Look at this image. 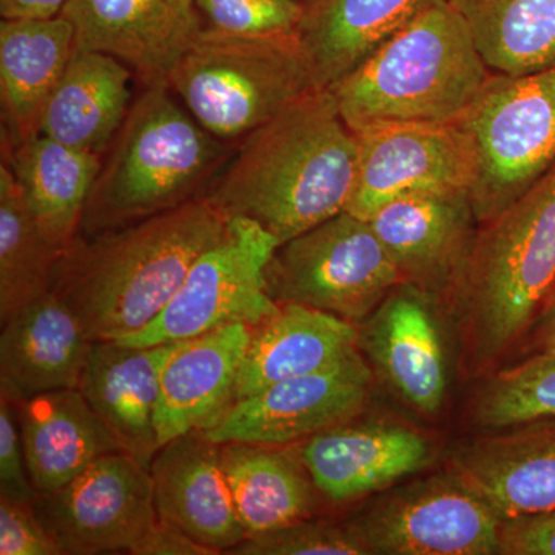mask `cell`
I'll return each instance as SVG.
<instances>
[{
  "label": "cell",
  "instance_id": "cell-41",
  "mask_svg": "<svg viewBox=\"0 0 555 555\" xmlns=\"http://www.w3.org/2000/svg\"><path fill=\"white\" fill-rule=\"evenodd\" d=\"M297 2H299V3H306V2H309V0H297Z\"/></svg>",
  "mask_w": 555,
  "mask_h": 555
},
{
  "label": "cell",
  "instance_id": "cell-9",
  "mask_svg": "<svg viewBox=\"0 0 555 555\" xmlns=\"http://www.w3.org/2000/svg\"><path fill=\"white\" fill-rule=\"evenodd\" d=\"M278 247L280 241L257 222L229 218L221 238L196 258L163 312L137 334L116 341L150 347L232 324L261 326L280 310L266 284V268Z\"/></svg>",
  "mask_w": 555,
  "mask_h": 555
},
{
  "label": "cell",
  "instance_id": "cell-40",
  "mask_svg": "<svg viewBox=\"0 0 555 555\" xmlns=\"http://www.w3.org/2000/svg\"><path fill=\"white\" fill-rule=\"evenodd\" d=\"M534 339L539 353H555V291L535 318Z\"/></svg>",
  "mask_w": 555,
  "mask_h": 555
},
{
  "label": "cell",
  "instance_id": "cell-32",
  "mask_svg": "<svg viewBox=\"0 0 555 555\" xmlns=\"http://www.w3.org/2000/svg\"><path fill=\"white\" fill-rule=\"evenodd\" d=\"M476 415L489 429L555 418V353H537L496 375L481 393Z\"/></svg>",
  "mask_w": 555,
  "mask_h": 555
},
{
  "label": "cell",
  "instance_id": "cell-27",
  "mask_svg": "<svg viewBox=\"0 0 555 555\" xmlns=\"http://www.w3.org/2000/svg\"><path fill=\"white\" fill-rule=\"evenodd\" d=\"M356 324L308 306L280 305L254 328L236 382L235 401L284 379L312 374L357 349Z\"/></svg>",
  "mask_w": 555,
  "mask_h": 555
},
{
  "label": "cell",
  "instance_id": "cell-39",
  "mask_svg": "<svg viewBox=\"0 0 555 555\" xmlns=\"http://www.w3.org/2000/svg\"><path fill=\"white\" fill-rule=\"evenodd\" d=\"M68 0H0L2 20H39L60 16Z\"/></svg>",
  "mask_w": 555,
  "mask_h": 555
},
{
  "label": "cell",
  "instance_id": "cell-8",
  "mask_svg": "<svg viewBox=\"0 0 555 555\" xmlns=\"http://www.w3.org/2000/svg\"><path fill=\"white\" fill-rule=\"evenodd\" d=\"M462 120L477 147L478 173L470 195L480 225L555 164V65L531 75L489 79Z\"/></svg>",
  "mask_w": 555,
  "mask_h": 555
},
{
  "label": "cell",
  "instance_id": "cell-10",
  "mask_svg": "<svg viewBox=\"0 0 555 555\" xmlns=\"http://www.w3.org/2000/svg\"><path fill=\"white\" fill-rule=\"evenodd\" d=\"M64 554L131 553L158 521L150 466L116 451L33 503Z\"/></svg>",
  "mask_w": 555,
  "mask_h": 555
},
{
  "label": "cell",
  "instance_id": "cell-14",
  "mask_svg": "<svg viewBox=\"0 0 555 555\" xmlns=\"http://www.w3.org/2000/svg\"><path fill=\"white\" fill-rule=\"evenodd\" d=\"M61 14L75 27L76 49L112 54L145 87L169 86L206 28L196 0H68Z\"/></svg>",
  "mask_w": 555,
  "mask_h": 555
},
{
  "label": "cell",
  "instance_id": "cell-13",
  "mask_svg": "<svg viewBox=\"0 0 555 555\" xmlns=\"http://www.w3.org/2000/svg\"><path fill=\"white\" fill-rule=\"evenodd\" d=\"M371 387V369L358 350L337 363L235 401L206 430L215 443L288 444L308 441L350 420L363 409Z\"/></svg>",
  "mask_w": 555,
  "mask_h": 555
},
{
  "label": "cell",
  "instance_id": "cell-38",
  "mask_svg": "<svg viewBox=\"0 0 555 555\" xmlns=\"http://www.w3.org/2000/svg\"><path fill=\"white\" fill-rule=\"evenodd\" d=\"M133 555H215L210 547L201 545L195 539L159 520L131 550Z\"/></svg>",
  "mask_w": 555,
  "mask_h": 555
},
{
  "label": "cell",
  "instance_id": "cell-29",
  "mask_svg": "<svg viewBox=\"0 0 555 555\" xmlns=\"http://www.w3.org/2000/svg\"><path fill=\"white\" fill-rule=\"evenodd\" d=\"M233 503L248 537L268 534L312 517L315 485L301 452L275 444H221Z\"/></svg>",
  "mask_w": 555,
  "mask_h": 555
},
{
  "label": "cell",
  "instance_id": "cell-21",
  "mask_svg": "<svg viewBox=\"0 0 555 555\" xmlns=\"http://www.w3.org/2000/svg\"><path fill=\"white\" fill-rule=\"evenodd\" d=\"M429 299L401 281L369 318L363 337L390 385L425 414L441 408L448 387L447 356Z\"/></svg>",
  "mask_w": 555,
  "mask_h": 555
},
{
  "label": "cell",
  "instance_id": "cell-5",
  "mask_svg": "<svg viewBox=\"0 0 555 555\" xmlns=\"http://www.w3.org/2000/svg\"><path fill=\"white\" fill-rule=\"evenodd\" d=\"M455 291L474 356L492 360L535 320L555 291V164L480 224Z\"/></svg>",
  "mask_w": 555,
  "mask_h": 555
},
{
  "label": "cell",
  "instance_id": "cell-24",
  "mask_svg": "<svg viewBox=\"0 0 555 555\" xmlns=\"http://www.w3.org/2000/svg\"><path fill=\"white\" fill-rule=\"evenodd\" d=\"M16 408L28 474L39 495L60 491L102 455L122 451L79 389L40 393Z\"/></svg>",
  "mask_w": 555,
  "mask_h": 555
},
{
  "label": "cell",
  "instance_id": "cell-7",
  "mask_svg": "<svg viewBox=\"0 0 555 555\" xmlns=\"http://www.w3.org/2000/svg\"><path fill=\"white\" fill-rule=\"evenodd\" d=\"M401 281L371 222L347 210L280 244L266 268L278 305L308 306L352 324L372 315Z\"/></svg>",
  "mask_w": 555,
  "mask_h": 555
},
{
  "label": "cell",
  "instance_id": "cell-18",
  "mask_svg": "<svg viewBox=\"0 0 555 555\" xmlns=\"http://www.w3.org/2000/svg\"><path fill=\"white\" fill-rule=\"evenodd\" d=\"M0 326V396L21 403L53 390L78 389L93 341L56 292Z\"/></svg>",
  "mask_w": 555,
  "mask_h": 555
},
{
  "label": "cell",
  "instance_id": "cell-2",
  "mask_svg": "<svg viewBox=\"0 0 555 555\" xmlns=\"http://www.w3.org/2000/svg\"><path fill=\"white\" fill-rule=\"evenodd\" d=\"M228 221L201 196L124 228L78 236L62 254L51 291L73 309L91 341L129 337L169 305Z\"/></svg>",
  "mask_w": 555,
  "mask_h": 555
},
{
  "label": "cell",
  "instance_id": "cell-17",
  "mask_svg": "<svg viewBox=\"0 0 555 555\" xmlns=\"http://www.w3.org/2000/svg\"><path fill=\"white\" fill-rule=\"evenodd\" d=\"M254 327L232 324L185 339L160 374L155 427L159 448L184 434L206 433L235 403L236 382Z\"/></svg>",
  "mask_w": 555,
  "mask_h": 555
},
{
  "label": "cell",
  "instance_id": "cell-36",
  "mask_svg": "<svg viewBox=\"0 0 555 555\" xmlns=\"http://www.w3.org/2000/svg\"><path fill=\"white\" fill-rule=\"evenodd\" d=\"M0 496L27 503L39 496L22 447L16 401L5 396H0Z\"/></svg>",
  "mask_w": 555,
  "mask_h": 555
},
{
  "label": "cell",
  "instance_id": "cell-6",
  "mask_svg": "<svg viewBox=\"0 0 555 555\" xmlns=\"http://www.w3.org/2000/svg\"><path fill=\"white\" fill-rule=\"evenodd\" d=\"M169 89L219 141L241 142L309 91L320 89L297 33H201L171 72Z\"/></svg>",
  "mask_w": 555,
  "mask_h": 555
},
{
  "label": "cell",
  "instance_id": "cell-26",
  "mask_svg": "<svg viewBox=\"0 0 555 555\" xmlns=\"http://www.w3.org/2000/svg\"><path fill=\"white\" fill-rule=\"evenodd\" d=\"M438 0H309L297 38L320 89H332Z\"/></svg>",
  "mask_w": 555,
  "mask_h": 555
},
{
  "label": "cell",
  "instance_id": "cell-22",
  "mask_svg": "<svg viewBox=\"0 0 555 555\" xmlns=\"http://www.w3.org/2000/svg\"><path fill=\"white\" fill-rule=\"evenodd\" d=\"M456 454L455 474L502 520L555 507V418L517 426Z\"/></svg>",
  "mask_w": 555,
  "mask_h": 555
},
{
  "label": "cell",
  "instance_id": "cell-19",
  "mask_svg": "<svg viewBox=\"0 0 555 555\" xmlns=\"http://www.w3.org/2000/svg\"><path fill=\"white\" fill-rule=\"evenodd\" d=\"M317 491L332 503L372 494L429 462L425 437L393 425L349 426L309 438L299 448Z\"/></svg>",
  "mask_w": 555,
  "mask_h": 555
},
{
  "label": "cell",
  "instance_id": "cell-25",
  "mask_svg": "<svg viewBox=\"0 0 555 555\" xmlns=\"http://www.w3.org/2000/svg\"><path fill=\"white\" fill-rule=\"evenodd\" d=\"M133 75L112 54L76 49L43 108L38 134L104 156L133 104Z\"/></svg>",
  "mask_w": 555,
  "mask_h": 555
},
{
  "label": "cell",
  "instance_id": "cell-4",
  "mask_svg": "<svg viewBox=\"0 0 555 555\" xmlns=\"http://www.w3.org/2000/svg\"><path fill=\"white\" fill-rule=\"evenodd\" d=\"M232 150L178 104L169 86L145 87L102 160L79 236L90 238L201 198Z\"/></svg>",
  "mask_w": 555,
  "mask_h": 555
},
{
  "label": "cell",
  "instance_id": "cell-33",
  "mask_svg": "<svg viewBox=\"0 0 555 555\" xmlns=\"http://www.w3.org/2000/svg\"><path fill=\"white\" fill-rule=\"evenodd\" d=\"M230 555H369L363 540L350 524L306 520L268 534L248 537Z\"/></svg>",
  "mask_w": 555,
  "mask_h": 555
},
{
  "label": "cell",
  "instance_id": "cell-3",
  "mask_svg": "<svg viewBox=\"0 0 555 555\" xmlns=\"http://www.w3.org/2000/svg\"><path fill=\"white\" fill-rule=\"evenodd\" d=\"M491 69L451 0H438L332 89L356 133L406 124L455 122L478 100Z\"/></svg>",
  "mask_w": 555,
  "mask_h": 555
},
{
  "label": "cell",
  "instance_id": "cell-31",
  "mask_svg": "<svg viewBox=\"0 0 555 555\" xmlns=\"http://www.w3.org/2000/svg\"><path fill=\"white\" fill-rule=\"evenodd\" d=\"M62 257L40 232L20 184L0 166V324L49 294Z\"/></svg>",
  "mask_w": 555,
  "mask_h": 555
},
{
  "label": "cell",
  "instance_id": "cell-11",
  "mask_svg": "<svg viewBox=\"0 0 555 555\" xmlns=\"http://www.w3.org/2000/svg\"><path fill=\"white\" fill-rule=\"evenodd\" d=\"M502 521L454 474L409 486L349 524L371 554L492 555Z\"/></svg>",
  "mask_w": 555,
  "mask_h": 555
},
{
  "label": "cell",
  "instance_id": "cell-28",
  "mask_svg": "<svg viewBox=\"0 0 555 555\" xmlns=\"http://www.w3.org/2000/svg\"><path fill=\"white\" fill-rule=\"evenodd\" d=\"M2 149V163L13 171L40 232L64 254L78 240L104 156L42 134Z\"/></svg>",
  "mask_w": 555,
  "mask_h": 555
},
{
  "label": "cell",
  "instance_id": "cell-1",
  "mask_svg": "<svg viewBox=\"0 0 555 555\" xmlns=\"http://www.w3.org/2000/svg\"><path fill=\"white\" fill-rule=\"evenodd\" d=\"M358 159L360 138L332 91L317 89L244 138L204 196L283 244L346 210Z\"/></svg>",
  "mask_w": 555,
  "mask_h": 555
},
{
  "label": "cell",
  "instance_id": "cell-12",
  "mask_svg": "<svg viewBox=\"0 0 555 555\" xmlns=\"http://www.w3.org/2000/svg\"><path fill=\"white\" fill-rule=\"evenodd\" d=\"M356 189L346 210L371 219L386 204L412 193L470 190L478 173L473 134L463 120L406 124L358 133Z\"/></svg>",
  "mask_w": 555,
  "mask_h": 555
},
{
  "label": "cell",
  "instance_id": "cell-15",
  "mask_svg": "<svg viewBox=\"0 0 555 555\" xmlns=\"http://www.w3.org/2000/svg\"><path fill=\"white\" fill-rule=\"evenodd\" d=\"M401 280L430 297L455 288L478 224L470 190H437L401 196L371 219Z\"/></svg>",
  "mask_w": 555,
  "mask_h": 555
},
{
  "label": "cell",
  "instance_id": "cell-30",
  "mask_svg": "<svg viewBox=\"0 0 555 555\" xmlns=\"http://www.w3.org/2000/svg\"><path fill=\"white\" fill-rule=\"evenodd\" d=\"M481 60L502 76L555 65V0H451Z\"/></svg>",
  "mask_w": 555,
  "mask_h": 555
},
{
  "label": "cell",
  "instance_id": "cell-37",
  "mask_svg": "<svg viewBox=\"0 0 555 555\" xmlns=\"http://www.w3.org/2000/svg\"><path fill=\"white\" fill-rule=\"evenodd\" d=\"M499 554L555 555V507L502 521Z\"/></svg>",
  "mask_w": 555,
  "mask_h": 555
},
{
  "label": "cell",
  "instance_id": "cell-34",
  "mask_svg": "<svg viewBox=\"0 0 555 555\" xmlns=\"http://www.w3.org/2000/svg\"><path fill=\"white\" fill-rule=\"evenodd\" d=\"M207 30L233 36H276L297 30V0H196Z\"/></svg>",
  "mask_w": 555,
  "mask_h": 555
},
{
  "label": "cell",
  "instance_id": "cell-16",
  "mask_svg": "<svg viewBox=\"0 0 555 555\" xmlns=\"http://www.w3.org/2000/svg\"><path fill=\"white\" fill-rule=\"evenodd\" d=\"M159 520L217 554H228L247 539L241 525L221 444L201 430L164 444L150 463Z\"/></svg>",
  "mask_w": 555,
  "mask_h": 555
},
{
  "label": "cell",
  "instance_id": "cell-23",
  "mask_svg": "<svg viewBox=\"0 0 555 555\" xmlns=\"http://www.w3.org/2000/svg\"><path fill=\"white\" fill-rule=\"evenodd\" d=\"M76 51L67 17L0 22L2 145L36 137L40 116Z\"/></svg>",
  "mask_w": 555,
  "mask_h": 555
},
{
  "label": "cell",
  "instance_id": "cell-35",
  "mask_svg": "<svg viewBox=\"0 0 555 555\" xmlns=\"http://www.w3.org/2000/svg\"><path fill=\"white\" fill-rule=\"evenodd\" d=\"M0 554L65 555L33 503L0 496Z\"/></svg>",
  "mask_w": 555,
  "mask_h": 555
},
{
  "label": "cell",
  "instance_id": "cell-20",
  "mask_svg": "<svg viewBox=\"0 0 555 555\" xmlns=\"http://www.w3.org/2000/svg\"><path fill=\"white\" fill-rule=\"evenodd\" d=\"M181 341L134 347L93 341L78 389L122 451L150 466L159 451L155 414L160 374Z\"/></svg>",
  "mask_w": 555,
  "mask_h": 555
}]
</instances>
